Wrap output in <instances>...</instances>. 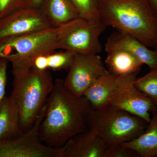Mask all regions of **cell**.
<instances>
[{"instance_id": "8992f818", "label": "cell", "mask_w": 157, "mask_h": 157, "mask_svg": "<svg viewBox=\"0 0 157 157\" xmlns=\"http://www.w3.org/2000/svg\"><path fill=\"white\" fill-rule=\"evenodd\" d=\"M107 27L100 20L76 17L58 27L57 48L75 54H98L102 48L100 37Z\"/></svg>"}, {"instance_id": "d6986e66", "label": "cell", "mask_w": 157, "mask_h": 157, "mask_svg": "<svg viewBox=\"0 0 157 157\" xmlns=\"http://www.w3.org/2000/svg\"><path fill=\"white\" fill-rule=\"evenodd\" d=\"M69 51L56 52L47 55L48 70L59 71L69 69L75 55Z\"/></svg>"}, {"instance_id": "5bb4252c", "label": "cell", "mask_w": 157, "mask_h": 157, "mask_svg": "<svg viewBox=\"0 0 157 157\" xmlns=\"http://www.w3.org/2000/svg\"><path fill=\"white\" fill-rule=\"evenodd\" d=\"M19 109L11 96L0 103V141L11 140L22 135Z\"/></svg>"}, {"instance_id": "8fae6325", "label": "cell", "mask_w": 157, "mask_h": 157, "mask_svg": "<svg viewBox=\"0 0 157 157\" xmlns=\"http://www.w3.org/2000/svg\"><path fill=\"white\" fill-rule=\"evenodd\" d=\"M107 148L97 133L88 129L59 147L57 157H105Z\"/></svg>"}, {"instance_id": "52a82bcc", "label": "cell", "mask_w": 157, "mask_h": 157, "mask_svg": "<svg viewBox=\"0 0 157 157\" xmlns=\"http://www.w3.org/2000/svg\"><path fill=\"white\" fill-rule=\"evenodd\" d=\"M45 111V105L33 127L19 137L0 141V157H57L58 148L47 146L39 138V127Z\"/></svg>"}, {"instance_id": "6da1fadb", "label": "cell", "mask_w": 157, "mask_h": 157, "mask_svg": "<svg viewBox=\"0 0 157 157\" xmlns=\"http://www.w3.org/2000/svg\"><path fill=\"white\" fill-rule=\"evenodd\" d=\"M45 105L39 136L47 146L61 147L73 136L88 130L91 106L84 96L78 97L70 92L63 79L54 80L53 90Z\"/></svg>"}, {"instance_id": "ffe728a7", "label": "cell", "mask_w": 157, "mask_h": 157, "mask_svg": "<svg viewBox=\"0 0 157 157\" xmlns=\"http://www.w3.org/2000/svg\"><path fill=\"white\" fill-rule=\"evenodd\" d=\"M79 17L90 20H99V0H72Z\"/></svg>"}, {"instance_id": "7402d4cb", "label": "cell", "mask_w": 157, "mask_h": 157, "mask_svg": "<svg viewBox=\"0 0 157 157\" xmlns=\"http://www.w3.org/2000/svg\"><path fill=\"white\" fill-rule=\"evenodd\" d=\"M24 8L25 0H0V19Z\"/></svg>"}, {"instance_id": "277c9868", "label": "cell", "mask_w": 157, "mask_h": 157, "mask_svg": "<svg viewBox=\"0 0 157 157\" xmlns=\"http://www.w3.org/2000/svg\"><path fill=\"white\" fill-rule=\"evenodd\" d=\"M147 124L140 117L107 104L92 109L87 126L109 147L136 138L144 132Z\"/></svg>"}, {"instance_id": "7c38bea8", "label": "cell", "mask_w": 157, "mask_h": 157, "mask_svg": "<svg viewBox=\"0 0 157 157\" xmlns=\"http://www.w3.org/2000/svg\"><path fill=\"white\" fill-rule=\"evenodd\" d=\"M107 52L120 49L132 54L151 69L157 68V51L148 47L129 34L117 30L110 34L105 45Z\"/></svg>"}, {"instance_id": "4fadbf2b", "label": "cell", "mask_w": 157, "mask_h": 157, "mask_svg": "<svg viewBox=\"0 0 157 157\" xmlns=\"http://www.w3.org/2000/svg\"><path fill=\"white\" fill-rule=\"evenodd\" d=\"M126 76L117 77L107 70L85 93L84 95L92 109H97L109 104L113 96L121 87Z\"/></svg>"}, {"instance_id": "44dd1931", "label": "cell", "mask_w": 157, "mask_h": 157, "mask_svg": "<svg viewBox=\"0 0 157 157\" xmlns=\"http://www.w3.org/2000/svg\"><path fill=\"white\" fill-rule=\"evenodd\" d=\"M139 157L136 152L122 143L108 147L105 157Z\"/></svg>"}, {"instance_id": "e0dca14e", "label": "cell", "mask_w": 157, "mask_h": 157, "mask_svg": "<svg viewBox=\"0 0 157 157\" xmlns=\"http://www.w3.org/2000/svg\"><path fill=\"white\" fill-rule=\"evenodd\" d=\"M144 132L133 140L122 143L135 151L139 157H157V110Z\"/></svg>"}, {"instance_id": "ac0fdd59", "label": "cell", "mask_w": 157, "mask_h": 157, "mask_svg": "<svg viewBox=\"0 0 157 157\" xmlns=\"http://www.w3.org/2000/svg\"><path fill=\"white\" fill-rule=\"evenodd\" d=\"M135 87L144 93L157 108V68L151 69L146 75L134 81Z\"/></svg>"}, {"instance_id": "cb8c5ba5", "label": "cell", "mask_w": 157, "mask_h": 157, "mask_svg": "<svg viewBox=\"0 0 157 157\" xmlns=\"http://www.w3.org/2000/svg\"><path fill=\"white\" fill-rule=\"evenodd\" d=\"M48 54L42 55L37 57L33 62V67L39 70H48Z\"/></svg>"}, {"instance_id": "9a60e30c", "label": "cell", "mask_w": 157, "mask_h": 157, "mask_svg": "<svg viewBox=\"0 0 157 157\" xmlns=\"http://www.w3.org/2000/svg\"><path fill=\"white\" fill-rule=\"evenodd\" d=\"M107 52L106 69L116 77L136 76L144 65L140 59L126 51L116 49Z\"/></svg>"}, {"instance_id": "2e32d148", "label": "cell", "mask_w": 157, "mask_h": 157, "mask_svg": "<svg viewBox=\"0 0 157 157\" xmlns=\"http://www.w3.org/2000/svg\"><path fill=\"white\" fill-rule=\"evenodd\" d=\"M39 9L53 27H59L79 17L72 0H43Z\"/></svg>"}, {"instance_id": "603a6c76", "label": "cell", "mask_w": 157, "mask_h": 157, "mask_svg": "<svg viewBox=\"0 0 157 157\" xmlns=\"http://www.w3.org/2000/svg\"><path fill=\"white\" fill-rule=\"evenodd\" d=\"M9 62L5 59L0 58V103L6 97L7 83V70Z\"/></svg>"}, {"instance_id": "4316f807", "label": "cell", "mask_w": 157, "mask_h": 157, "mask_svg": "<svg viewBox=\"0 0 157 157\" xmlns=\"http://www.w3.org/2000/svg\"><path fill=\"white\" fill-rule=\"evenodd\" d=\"M155 50H156L157 51V41L156 42V43L155 47Z\"/></svg>"}, {"instance_id": "ba28073f", "label": "cell", "mask_w": 157, "mask_h": 157, "mask_svg": "<svg viewBox=\"0 0 157 157\" xmlns=\"http://www.w3.org/2000/svg\"><path fill=\"white\" fill-rule=\"evenodd\" d=\"M64 79L65 86L75 95L82 97L107 70L98 54H76Z\"/></svg>"}, {"instance_id": "484cf974", "label": "cell", "mask_w": 157, "mask_h": 157, "mask_svg": "<svg viewBox=\"0 0 157 157\" xmlns=\"http://www.w3.org/2000/svg\"><path fill=\"white\" fill-rule=\"evenodd\" d=\"M152 8L154 10L157 14V0H148Z\"/></svg>"}, {"instance_id": "9c48e42d", "label": "cell", "mask_w": 157, "mask_h": 157, "mask_svg": "<svg viewBox=\"0 0 157 157\" xmlns=\"http://www.w3.org/2000/svg\"><path fill=\"white\" fill-rule=\"evenodd\" d=\"M53 27L39 9L24 8L0 19V42Z\"/></svg>"}, {"instance_id": "7a4b0ae2", "label": "cell", "mask_w": 157, "mask_h": 157, "mask_svg": "<svg viewBox=\"0 0 157 157\" xmlns=\"http://www.w3.org/2000/svg\"><path fill=\"white\" fill-rule=\"evenodd\" d=\"M99 20L148 47L157 41V14L148 0H99Z\"/></svg>"}, {"instance_id": "3957f363", "label": "cell", "mask_w": 157, "mask_h": 157, "mask_svg": "<svg viewBox=\"0 0 157 157\" xmlns=\"http://www.w3.org/2000/svg\"><path fill=\"white\" fill-rule=\"evenodd\" d=\"M13 76L11 96L19 109L20 123L23 132L33 127L45 106L54 87L51 73L33 67L25 70H12Z\"/></svg>"}, {"instance_id": "5b68a950", "label": "cell", "mask_w": 157, "mask_h": 157, "mask_svg": "<svg viewBox=\"0 0 157 157\" xmlns=\"http://www.w3.org/2000/svg\"><path fill=\"white\" fill-rule=\"evenodd\" d=\"M58 27L14 37L0 42V58L5 59L12 66V70H25L33 67L37 57L57 50Z\"/></svg>"}, {"instance_id": "d4e9b609", "label": "cell", "mask_w": 157, "mask_h": 157, "mask_svg": "<svg viewBox=\"0 0 157 157\" xmlns=\"http://www.w3.org/2000/svg\"><path fill=\"white\" fill-rule=\"evenodd\" d=\"M43 0H25V8L39 9Z\"/></svg>"}, {"instance_id": "30bf717a", "label": "cell", "mask_w": 157, "mask_h": 157, "mask_svg": "<svg viewBox=\"0 0 157 157\" xmlns=\"http://www.w3.org/2000/svg\"><path fill=\"white\" fill-rule=\"evenodd\" d=\"M136 76H126L120 88L109 103L117 108L142 119L149 123L157 110L152 101L134 85Z\"/></svg>"}]
</instances>
